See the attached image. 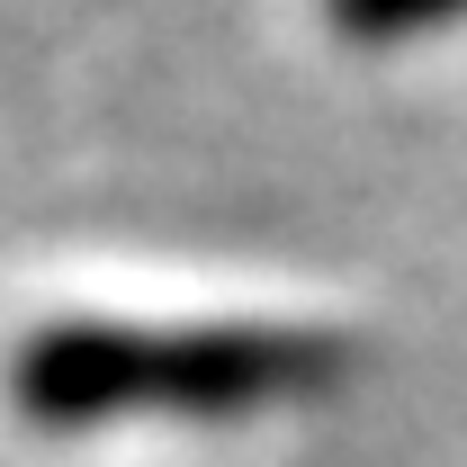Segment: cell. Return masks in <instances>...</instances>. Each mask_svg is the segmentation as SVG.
Here are the masks:
<instances>
[{
	"instance_id": "cell-1",
	"label": "cell",
	"mask_w": 467,
	"mask_h": 467,
	"mask_svg": "<svg viewBox=\"0 0 467 467\" xmlns=\"http://www.w3.org/2000/svg\"><path fill=\"white\" fill-rule=\"evenodd\" d=\"M350 378L342 333L315 324H109L63 315L9 350V405L46 431L117 413H252Z\"/></svg>"
},
{
	"instance_id": "cell-2",
	"label": "cell",
	"mask_w": 467,
	"mask_h": 467,
	"mask_svg": "<svg viewBox=\"0 0 467 467\" xmlns=\"http://www.w3.org/2000/svg\"><path fill=\"white\" fill-rule=\"evenodd\" d=\"M467 0H324V27L350 36V46H405V36H431V27H459Z\"/></svg>"
}]
</instances>
